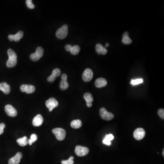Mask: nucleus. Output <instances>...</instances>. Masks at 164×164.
<instances>
[{"mask_svg":"<svg viewBox=\"0 0 164 164\" xmlns=\"http://www.w3.org/2000/svg\"><path fill=\"white\" fill-rule=\"evenodd\" d=\"M7 54L9 58L6 62V66L8 67H12L15 66L18 62L17 55L13 50L9 49L7 50Z\"/></svg>","mask_w":164,"mask_h":164,"instance_id":"obj_1","label":"nucleus"},{"mask_svg":"<svg viewBox=\"0 0 164 164\" xmlns=\"http://www.w3.org/2000/svg\"><path fill=\"white\" fill-rule=\"evenodd\" d=\"M52 132L58 141H62L65 138L66 132L63 129L60 128L54 129L52 130Z\"/></svg>","mask_w":164,"mask_h":164,"instance_id":"obj_2","label":"nucleus"},{"mask_svg":"<svg viewBox=\"0 0 164 164\" xmlns=\"http://www.w3.org/2000/svg\"><path fill=\"white\" fill-rule=\"evenodd\" d=\"M68 34V27L67 25H64L61 28L58 29L56 33V37L60 39L65 38Z\"/></svg>","mask_w":164,"mask_h":164,"instance_id":"obj_3","label":"nucleus"},{"mask_svg":"<svg viewBox=\"0 0 164 164\" xmlns=\"http://www.w3.org/2000/svg\"><path fill=\"white\" fill-rule=\"evenodd\" d=\"M44 53V50L43 48L38 47L36 49V52L32 53L30 56V58L33 61H37L42 57Z\"/></svg>","mask_w":164,"mask_h":164,"instance_id":"obj_4","label":"nucleus"},{"mask_svg":"<svg viewBox=\"0 0 164 164\" xmlns=\"http://www.w3.org/2000/svg\"><path fill=\"white\" fill-rule=\"evenodd\" d=\"M99 114L102 119L104 120H112L114 118V115L110 112L107 111L104 108H101L99 109Z\"/></svg>","mask_w":164,"mask_h":164,"instance_id":"obj_5","label":"nucleus"},{"mask_svg":"<svg viewBox=\"0 0 164 164\" xmlns=\"http://www.w3.org/2000/svg\"><path fill=\"white\" fill-rule=\"evenodd\" d=\"M89 148L82 146H76L75 153L78 156H84L89 153Z\"/></svg>","mask_w":164,"mask_h":164,"instance_id":"obj_6","label":"nucleus"},{"mask_svg":"<svg viewBox=\"0 0 164 164\" xmlns=\"http://www.w3.org/2000/svg\"><path fill=\"white\" fill-rule=\"evenodd\" d=\"M45 104L47 108L49 109V111L51 112L54 108L58 106V103L55 98H51L46 101Z\"/></svg>","mask_w":164,"mask_h":164,"instance_id":"obj_7","label":"nucleus"},{"mask_svg":"<svg viewBox=\"0 0 164 164\" xmlns=\"http://www.w3.org/2000/svg\"><path fill=\"white\" fill-rule=\"evenodd\" d=\"M146 135V131L145 129L142 128H137L133 132V137L137 141L142 140Z\"/></svg>","mask_w":164,"mask_h":164,"instance_id":"obj_8","label":"nucleus"},{"mask_svg":"<svg viewBox=\"0 0 164 164\" xmlns=\"http://www.w3.org/2000/svg\"><path fill=\"white\" fill-rule=\"evenodd\" d=\"M93 72L92 70L90 68H87L85 70L82 75L83 80L86 82L90 81L93 79Z\"/></svg>","mask_w":164,"mask_h":164,"instance_id":"obj_9","label":"nucleus"},{"mask_svg":"<svg viewBox=\"0 0 164 164\" xmlns=\"http://www.w3.org/2000/svg\"><path fill=\"white\" fill-rule=\"evenodd\" d=\"M6 113L8 116L11 117H15L18 114L16 109L12 105L7 104L5 107Z\"/></svg>","mask_w":164,"mask_h":164,"instance_id":"obj_10","label":"nucleus"},{"mask_svg":"<svg viewBox=\"0 0 164 164\" xmlns=\"http://www.w3.org/2000/svg\"><path fill=\"white\" fill-rule=\"evenodd\" d=\"M21 92H25L27 94H32L35 91V87L32 85H21L20 87Z\"/></svg>","mask_w":164,"mask_h":164,"instance_id":"obj_11","label":"nucleus"},{"mask_svg":"<svg viewBox=\"0 0 164 164\" xmlns=\"http://www.w3.org/2000/svg\"><path fill=\"white\" fill-rule=\"evenodd\" d=\"M67 75L64 73L61 76V81L60 82V88L62 90H65L68 88L69 84L67 81Z\"/></svg>","mask_w":164,"mask_h":164,"instance_id":"obj_12","label":"nucleus"},{"mask_svg":"<svg viewBox=\"0 0 164 164\" xmlns=\"http://www.w3.org/2000/svg\"><path fill=\"white\" fill-rule=\"evenodd\" d=\"M23 157V154L21 152H18L14 157H12L8 161L9 164H19Z\"/></svg>","mask_w":164,"mask_h":164,"instance_id":"obj_13","label":"nucleus"},{"mask_svg":"<svg viewBox=\"0 0 164 164\" xmlns=\"http://www.w3.org/2000/svg\"><path fill=\"white\" fill-rule=\"evenodd\" d=\"M61 72L59 68H55L53 71L52 75L48 78V81L49 82L53 83L55 81L56 77L59 76L61 75Z\"/></svg>","mask_w":164,"mask_h":164,"instance_id":"obj_14","label":"nucleus"},{"mask_svg":"<svg viewBox=\"0 0 164 164\" xmlns=\"http://www.w3.org/2000/svg\"><path fill=\"white\" fill-rule=\"evenodd\" d=\"M23 31H19L15 35H9L8 36V39L10 41H14L19 42L23 37Z\"/></svg>","mask_w":164,"mask_h":164,"instance_id":"obj_15","label":"nucleus"},{"mask_svg":"<svg viewBox=\"0 0 164 164\" xmlns=\"http://www.w3.org/2000/svg\"><path fill=\"white\" fill-rule=\"evenodd\" d=\"M43 118L41 114H38L34 118L33 120V124L34 126L38 127L43 124Z\"/></svg>","mask_w":164,"mask_h":164,"instance_id":"obj_16","label":"nucleus"},{"mask_svg":"<svg viewBox=\"0 0 164 164\" xmlns=\"http://www.w3.org/2000/svg\"><path fill=\"white\" fill-rule=\"evenodd\" d=\"M84 98L86 102L87 106L89 108L92 107V102L94 100V98L92 94L89 93H86L84 94Z\"/></svg>","mask_w":164,"mask_h":164,"instance_id":"obj_17","label":"nucleus"},{"mask_svg":"<svg viewBox=\"0 0 164 164\" xmlns=\"http://www.w3.org/2000/svg\"><path fill=\"white\" fill-rule=\"evenodd\" d=\"M107 84V80L104 78H102V77H100L97 79L95 82V85L96 86V87L98 88L105 87Z\"/></svg>","mask_w":164,"mask_h":164,"instance_id":"obj_18","label":"nucleus"},{"mask_svg":"<svg viewBox=\"0 0 164 164\" xmlns=\"http://www.w3.org/2000/svg\"><path fill=\"white\" fill-rule=\"evenodd\" d=\"M0 90H1L3 93L7 94L10 93V86L9 85L5 82L0 83Z\"/></svg>","mask_w":164,"mask_h":164,"instance_id":"obj_19","label":"nucleus"},{"mask_svg":"<svg viewBox=\"0 0 164 164\" xmlns=\"http://www.w3.org/2000/svg\"><path fill=\"white\" fill-rule=\"evenodd\" d=\"M95 49H96V52L99 54H102L103 55H105L108 52V51L106 48L103 47V45L100 43L96 44Z\"/></svg>","mask_w":164,"mask_h":164,"instance_id":"obj_20","label":"nucleus"},{"mask_svg":"<svg viewBox=\"0 0 164 164\" xmlns=\"http://www.w3.org/2000/svg\"><path fill=\"white\" fill-rule=\"evenodd\" d=\"M114 139V136L112 133H110L109 135H106L104 139L103 140V143L107 146H110L111 144V141Z\"/></svg>","mask_w":164,"mask_h":164,"instance_id":"obj_21","label":"nucleus"},{"mask_svg":"<svg viewBox=\"0 0 164 164\" xmlns=\"http://www.w3.org/2000/svg\"><path fill=\"white\" fill-rule=\"evenodd\" d=\"M122 43L126 45H129L132 43L131 39L129 37V33L127 32H124L123 35Z\"/></svg>","mask_w":164,"mask_h":164,"instance_id":"obj_22","label":"nucleus"},{"mask_svg":"<svg viewBox=\"0 0 164 164\" xmlns=\"http://www.w3.org/2000/svg\"><path fill=\"white\" fill-rule=\"evenodd\" d=\"M16 142L19 146H25L28 144V139L27 136H24L16 140Z\"/></svg>","mask_w":164,"mask_h":164,"instance_id":"obj_23","label":"nucleus"},{"mask_svg":"<svg viewBox=\"0 0 164 164\" xmlns=\"http://www.w3.org/2000/svg\"><path fill=\"white\" fill-rule=\"evenodd\" d=\"M82 126V122L80 119H75L71 123V126L73 129L80 128Z\"/></svg>","mask_w":164,"mask_h":164,"instance_id":"obj_24","label":"nucleus"},{"mask_svg":"<svg viewBox=\"0 0 164 164\" xmlns=\"http://www.w3.org/2000/svg\"><path fill=\"white\" fill-rule=\"evenodd\" d=\"M80 51V46L78 45H75L72 47L70 52L72 55H76L79 54Z\"/></svg>","mask_w":164,"mask_h":164,"instance_id":"obj_25","label":"nucleus"},{"mask_svg":"<svg viewBox=\"0 0 164 164\" xmlns=\"http://www.w3.org/2000/svg\"><path fill=\"white\" fill-rule=\"evenodd\" d=\"M38 139V136L35 133H33L30 137V139L28 140V144L30 146H31L32 144L35 142Z\"/></svg>","mask_w":164,"mask_h":164,"instance_id":"obj_26","label":"nucleus"},{"mask_svg":"<svg viewBox=\"0 0 164 164\" xmlns=\"http://www.w3.org/2000/svg\"><path fill=\"white\" fill-rule=\"evenodd\" d=\"M143 83V80L142 79H136V80H132L131 81V84L133 86L139 84H142Z\"/></svg>","mask_w":164,"mask_h":164,"instance_id":"obj_27","label":"nucleus"},{"mask_svg":"<svg viewBox=\"0 0 164 164\" xmlns=\"http://www.w3.org/2000/svg\"><path fill=\"white\" fill-rule=\"evenodd\" d=\"M74 157L72 156H70L67 160H63L61 161L62 164H74Z\"/></svg>","mask_w":164,"mask_h":164,"instance_id":"obj_28","label":"nucleus"},{"mask_svg":"<svg viewBox=\"0 0 164 164\" xmlns=\"http://www.w3.org/2000/svg\"><path fill=\"white\" fill-rule=\"evenodd\" d=\"M26 3L27 4V6L28 7L29 9H33L34 8H35V5L33 4L32 2V0H27L26 1Z\"/></svg>","mask_w":164,"mask_h":164,"instance_id":"obj_29","label":"nucleus"},{"mask_svg":"<svg viewBox=\"0 0 164 164\" xmlns=\"http://www.w3.org/2000/svg\"><path fill=\"white\" fill-rule=\"evenodd\" d=\"M158 114L159 116L162 119H164V109H160L158 111Z\"/></svg>","mask_w":164,"mask_h":164,"instance_id":"obj_30","label":"nucleus"},{"mask_svg":"<svg viewBox=\"0 0 164 164\" xmlns=\"http://www.w3.org/2000/svg\"><path fill=\"white\" fill-rule=\"evenodd\" d=\"M6 125L5 124L1 123L0 124V135H2L4 132V129Z\"/></svg>","mask_w":164,"mask_h":164,"instance_id":"obj_31","label":"nucleus"},{"mask_svg":"<svg viewBox=\"0 0 164 164\" xmlns=\"http://www.w3.org/2000/svg\"><path fill=\"white\" fill-rule=\"evenodd\" d=\"M72 47V46L70 45H66L65 47V48L66 50L67 51H68V52H70L71 49Z\"/></svg>","mask_w":164,"mask_h":164,"instance_id":"obj_32","label":"nucleus"},{"mask_svg":"<svg viewBox=\"0 0 164 164\" xmlns=\"http://www.w3.org/2000/svg\"><path fill=\"white\" fill-rule=\"evenodd\" d=\"M109 43H106V44H105V48H107V47H108L109 46Z\"/></svg>","mask_w":164,"mask_h":164,"instance_id":"obj_33","label":"nucleus"},{"mask_svg":"<svg viewBox=\"0 0 164 164\" xmlns=\"http://www.w3.org/2000/svg\"><path fill=\"white\" fill-rule=\"evenodd\" d=\"M162 154H163V156H164V149L163 150V152H162Z\"/></svg>","mask_w":164,"mask_h":164,"instance_id":"obj_34","label":"nucleus"}]
</instances>
